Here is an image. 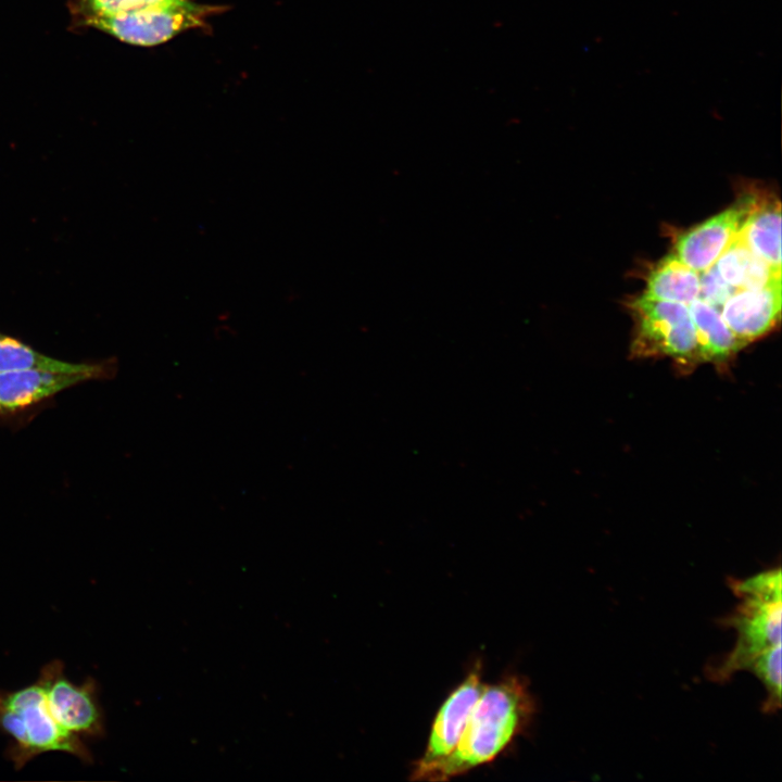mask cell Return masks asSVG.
<instances>
[{
	"instance_id": "6da1fadb",
	"label": "cell",
	"mask_w": 782,
	"mask_h": 782,
	"mask_svg": "<svg viewBox=\"0 0 782 782\" xmlns=\"http://www.w3.org/2000/svg\"><path fill=\"white\" fill-rule=\"evenodd\" d=\"M533 703L521 679L485 685L454 749L414 780L446 781L494 760L526 727Z\"/></svg>"
},
{
	"instance_id": "7a4b0ae2",
	"label": "cell",
	"mask_w": 782,
	"mask_h": 782,
	"mask_svg": "<svg viewBox=\"0 0 782 782\" xmlns=\"http://www.w3.org/2000/svg\"><path fill=\"white\" fill-rule=\"evenodd\" d=\"M220 10L193 0H68L73 28H96L140 47L157 46L202 27Z\"/></svg>"
},
{
	"instance_id": "3957f363",
	"label": "cell",
	"mask_w": 782,
	"mask_h": 782,
	"mask_svg": "<svg viewBox=\"0 0 782 782\" xmlns=\"http://www.w3.org/2000/svg\"><path fill=\"white\" fill-rule=\"evenodd\" d=\"M0 732L9 737L7 756L17 770L48 752H64L87 764L93 760L84 741L54 720L39 680L18 690H0Z\"/></svg>"
},
{
	"instance_id": "277c9868",
	"label": "cell",
	"mask_w": 782,
	"mask_h": 782,
	"mask_svg": "<svg viewBox=\"0 0 782 782\" xmlns=\"http://www.w3.org/2000/svg\"><path fill=\"white\" fill-rule=\"evenodd\" d=\"M781 570L770 569L732 583L740 603L731 617L737 640L730 655L716 669L717 677L728 678L747 670L752 661L782 643Z\"/></svg>"
},
{
	"instance_id": "5b68a950",
	"label": "cell",
	"mask_w": 782,
	"mask_h": 782,
	"mask_svg": "<svg viewBox=\"0 0 782 782\" xmlns=\"http://www.w3.org/2000/svg\"><path fill=\"white\" fill-rule=\"evenodd\" d=\"M630 307L635 324L631 351L635 356L671 357L684 369L701 363L686 304L642 294L630 303Z\"/></svg>"
},
{
	"instance_id": "8992f818",
	"label": "cell",
	"mask_w": 782,
	"mask_h": 782,
	"mask_svg": "<svg viewBox=\"0 0 782 782\" xmlns=\"http://www.w3.org/2000/svg\"><path fill=\"white\" fill-rule=\"evenodd\" d=\"M38 680L52 717L64 730L80 739L104 735V715L92 678L76 684L65 676L63 663L55 659L43 666Z\"/></svg>"
},
{
	"instance_id": "52a82bcc",
	"label": "cell",
	"mask_w": 782,
	"mask_h": 782,
	"mask_svg": "<svg viewBox=\"0 0 782 782\" xmlns=\"http://www.w3.org/2000/svg\"><path fill=\"white\" fill-rule=\"evenodd\" d=\"M757 201L756 195L746 194L724 211L682 232L676 240L673 254L697 273L708 269L737 236Z\"/></svg>"
},
{
	"instance_id": "ba28073f",
	"label": "cell",
	"mask_w": 782,
	"mask_h": 782,
	"mask_svg": "<svg viewBox=\"0 0 782 782\" xmlns=\"http://www.w3.org/2000/svg\"><path fill=\"white\" fill-rule=\"evenodd\" d=\"M484 686L480 667L477 666L450 693L433 719L426 751L414 765L411 780L454 749Z\"/></svg>"
},
{
	"instance_id": "9c48e42d",
	"label": "cell",
	"mask_w": 782,
	"mask_h": 782,
	"mask_svg": "<svg viewBox=\"0 0 782 782\" xmlns=\"http://www.w3.org/2000/svg\"><path fill=\"white\" fill-rule=\"evenodd\" d=\"M781 278L754 289L735 290L723 303L720 314L745 346L761 338L780 320Z\"/></svg>"
},
{
	"instance_id": "30bf717a",
	"label": "cell",
	"mask_w": 782,
	"mask_h": 782,
	"mask_svg": "<svg viewBox=\"0 0 782 782\" xmlns=\"http://www.w3.org/2000/svg\"><path fill=\"white\" fill-rule=\"evenodd\" d=\"M92 380L80 373H60L37 368L0 373V417L36 405L77 383Z\"/></svg>"
},
{
	"instance_id": "8fae6325",
	"label": "cell",
	"mask_w": 782,
	"mask_h": 782,
	"mask_svg": "<svg viewBox=\"0 0 782 782\" xmlns=\"http://www.w3.org/2000/svg\"><path fill=\"white\" fill-rule=\"evenodd\" d=\"M701 363L723 364L744 348L724 323L720 311L701 299L689 305Z\"/></svg>"
},
{
	"instance_id": "7c38bea8",
	"label": "cell",
	"mask_w": 782,
	"mask_h": 782,
	"mask_svg": "<svg viewBox=\"0 0 782 782\" xmlns=\"http://www.w3.org/2000/svg\"><path fill=\"white\" fill-rule=\"evenodd\" d=\"M737 236L770 266L781 269V206L779 201H757Z\"/></svg>"
},
{
	"instance_id": "4fadbf2b",
	"label": "cell",
	"mask_w": 782,
	"mask_h": 782,
	"mask_svg": "<svg viewBox=\"0 0 782 782\" xmlns=\"http://www.w3.org/2000/svg\"><path fill=\"white\" fill-rule=\"evenodd\" d=\"M37 368L60 373H80L92 379L109 378L114 375L115 364L67 363L43 355L21 341L0 333V373L15 369Z\"/></svg>"
},
{
	"instance_id": "5bb4252c",
	"label": "cell",
	"mask_w": 782,
	"mask_h": 782,
	"mask_svg": "<svg viewBox=\"0 0 782 782\" xmlns=\"http://www.w3.org/2000/svg\"><path fill=\"white\" fill-rule=\"evenodd\" d=\"M714 266L735 290L759 288L781 278V269L755 255L739 236L723 250Z\"/></svg>"
},
{
	"instance_id": "9a60e30c",
	"label": "cell",
	"mask_w": 782,
	"mask_h": 782,
	"mask_svg": "<svg viewBox=\"0 0 782 782\" xmlns=\"http://www.w3.org/2000/svg\"><path fill=\"white\" fill-rule=\"evenodd\" d=\"M698 291L699 273L671 253L652 268L643 294L652 299L689 305L698 298Z\"/></svg>"
},
{
	"instance_id": "2e32d148",
	"label": "cell",
	"mask_w": 782,
	"mask_h": 782,
	"mask_svg": "<svg viewBox=\"0 0 782 782\" xmlns=\"http://www.w3.org/2000/svg\"><path fill=\"white\" fill-rule=\"evenodd\" d=\"M781 644L757 656L748 667L764 684L767 691L766 711H774L781 706Z\"/></svg>"
},
{
	"instance_id": "e0dca14e",
	"label": "cell",
	"mask_w": 782,
	"mask_h": 782,
	"mask_svg": "<svg viewBox=\"0 0 782 782\" xmlns=\"http://www.w3.org/2000/svg\"><path fill=\"white\" fill-rule=\"evenodd\" d=\"M735 291L727 283L715 266L699 273L698 298L720 311L727 299Z\"/></svg>"
}]
</instances>
